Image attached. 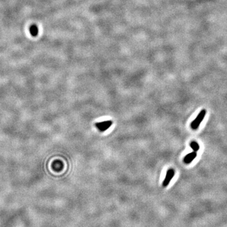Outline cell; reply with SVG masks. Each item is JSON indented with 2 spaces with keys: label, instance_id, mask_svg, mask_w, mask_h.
Segmentation results:
<instances>
[{
  "label": "cell",
  "instance_id": "cell-3",
  "mask_svg": "<svg viewBox=\"0 0 227 227\" xmlns=\"http://www.w3.org/2000/svg\"><path fill=\"white\" fill-rule=\"evenodd\" d=\"M175 175V170L172 168H170V169L168 170L167 172L166 176L165 177V179L163 182V186L164 187H167L168 184H169L170 180L173 179Z\"/></svg>",
  "mask_w": 227,
  "mask_h": 227
},
{
  "label": "cell",
  "instance_id": "cell-5",
  "mask_svg": "<svg viewBox=\"0 0 227 227\" xmlns=\"http://www.w3.org/2000/svg\"><path fill=\"white\" fill-rule=\"evenodd\" d=\"M30 32L31 35L33 37H36L38 35V29L37 26L35 24L32 25L30 27Z\"/></svg>",
  "mask_w": 227,
  "mask_h": 227
},
{
  "label": "cell",
  "instance_id": "cell-1",
  "mask_svg": "<svg viewBox=\"0 0 227 227\" xmlns=\"http://www.w3.org/2000/svg\"><path fill=\"white\" fill-rule=\"evenodd\" d=\"M206 111L204 109L202 110V111L199 112V114L197 116V118L191 123V126L192 129H197L199 127L200 124L203 121L204 117L206 115Z\"/></svg>",
  "mask_w": 227,
  "mask_h": 227
},
{
  "label": "cell",
  "instance_id": "cell-2",
  "mask_svg": "<svg viewBox=\"0 0 227 227\" xmlns=\"http://www.w3.org/2000/svg\"><path fill=\"white\" fill-rule=\"evenodd\" d=\"M112 121H105L96 123L95 126L100 132H104L112 125Z\"/></svg>",
  "mask_w": 227,
  "mask_h": 227
},
{
  "label": "cell",
  "instance_id": "cell-4",
  "mask_svg": "<svg viewBox=\"0 0 227 227\" xmlns=\"http://www.w3.org/2000/svg\"><path fill=\"white\" fill-rule=\"evenodd\" d=\"M196 157H197V153L196 152H193L191 153H189L188 155H187L184 158V163L187 164L191 163V162L196 158Z\"/></svg>",
  "mask_w": 227,
  "mask_h": 227
},
{
  "label": "cell",
  "instance_id": "cell-6",
  "mask_svg": "<svg viewBox=\"0 0 227 227\" xmlns=\"http://www.w3.org/2000/svg\"><path fill=\"white\" fill-rule=\"evenodd\" d=\"M190 146H191V148L192 149L194 152H197L199 150V145L196 141H192L191 143Z\"/></svg>",
  "mask_w": 227,
  "mask_h": 227
}]
</instances>
